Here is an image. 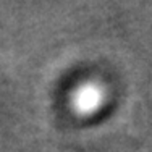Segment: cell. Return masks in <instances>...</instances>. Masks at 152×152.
<instances>
[{"label": "cell", "instance_id": "1", "mask_svg": "<svg viewBox=\"0 0 152 152\" xmlns=\"http://www.w3.org/2000/svg\"><path fill=\"white\" fill-rule=\"evenodd\" d=\"M107 89L99 81H84L71 94V107L81 117H92L104 107Z\"/></svg>", "mask_w": 152, "mask_h": 152}]
</instances>
